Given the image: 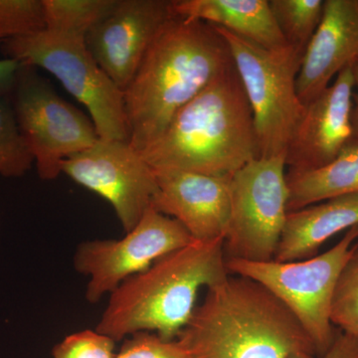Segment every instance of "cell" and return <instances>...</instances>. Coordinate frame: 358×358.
Instances as JSON below:
<instances>
[{"mask_svg": "<svg viewBox=\"0 0 358 358\" xmlns=\"http://www.w3.org/2000/svg\"><path fill=\"white\" fill-rule=\"evenodd\" d=\"M233 65L229 46L213 25L171 18L124 92L131 147L141 154L154 145L178 110Z\"/></svg>", "mask_w": 358, "mask_h": 358, "instance_id": "6da1fadb", "label": "cell"}, {"mask_svg": "<svg viewBox=\"0 0 358 358\" xmlns=\"http://www.w3.org/2000/svg\"><path fill=\"white\" fill-rule=\"evenodd\" d=\"M192 358H289L315 355L293 313L260 282L228 275L207 288L178 338Z\"/></svg>", "mask_w": 358, "mask_h": 358, "instance_id": "7a4b0ae2", "label": "cell"}, {"mask_svg": "<svg viewBox=\"0 0 358 358\" xmlns=\"http://www.w3.org/2000/svg\"><path fill=\"white\" fill-rule=\"evenodd\" d=\"M155 171L231 178L260 157L251 106L235 66L178 110L154 145L141 152Z\"/></svg>", "mask_w": 358, "mask_h": 358, "instance_id": "3957f363", "label": "cell"}, {"mask_svg": "<svg viewBox=\"0 0 358 358\" xmlns=\"http://www.w3.org/2000/svg\"><path fill=\"white\" fill-rule=\"evenodd\" d=\"M229 275L224 239L194 240L122 282L110 294L96 329L115 343L141 331L174 341L192 319L200 289Z\"/></svg>", "mask_w": 358, "mask_h": 358, "instance_id": "277c9868", "label": "cell"}, {"mask_svg": "<svg viewBox=\"0 0 358 358\" xmlns=\"http://www.w3.org/2000/svg\"><path fill=\"white\" fill-rule=\"evenodd\" d=\"M214 27L229 46L251 106L260 157H286L306 110L296 92L303 53L291 46L264 48L223 28Z\"/></svg>", "mask_w": 358, "mask_h": 358, "instance_id": "5b68a950", "label": "cell"}, {"mask_svg": "<svg viewBox=\"0 0 358 358\" xmlns=\"http://www.w3.org/2000/svg\"><path fill=\"white\" fill-rule=\"evenodd\" d=\"M358 242V225L324 253L294 262H249L226 259L229 274L260 282L294 313L322 357L338 331L331 320L334 289L339 275Z\"/></svg>", "mask_w": 358, "mask_h": 358, "instance_id": "8992f818", "label": "cell"}, {"mask_svg": "<svg viewBox=\"0 0 358 358\" xmlns=\"http://www.w3.org/2000/svg\"><path fill=\"white\" fill-rule=\"evenodd\" d=\"M6 58L42 68L88 110L100 141H129L124 92L92 57L85 37L43 31L2 42Z\"/></svg>", "mask_w": 358, "mask_h": 358, "instance_id": "52a82bcc", "label": "cell"}, {"mask_svg": "<svg viewBox=\"0 0 358 358\" xmlns=\"http://www.w3.org/2000/svg\"><path fill=\"white\" fill-rule=\"evenodd\" d=\"M226 259L274 260L288 215L289 186L284 157H259L230 178Z\"/></svg>", "mask_w": 358, "mask_h": 358, "instance_id": "ba28073f", "label": "cell"}, {"mask_svg": "<svg viewBox=\"0 0 358 358\" xmlns=\"http://www.w3.org/2000/svg\"><path fill=\"white\" fill-rule=\"evenodd\" d=\"M11 102L42 180L57 179L66 159L99 141L91 117L61 98L33 66L21 65Z\"/></svg>", "mask_w": 358, "mask_h": 358, "instance_id": "9c48e42d", "label": "cell"}, {"mask_svg": "<svg viewBox=\"0 0 358 358\" xmlns=\"http://www.w3.org/2000/svg\"><path fill=\"white\" fill-rule=\"evenodd\" d=\"M193 241L176 219L150 206L121 239L89 240L78 245L73 262L78 273L89 278L86 300L96 303L129 278Z\"/></svg>", "mask_w": 358, "mask_h": 358, "instance_id": "30bf717a", "label": "cell"}, {"mask_svg": "<svg viewBox=\"0 0 358 358\" xmlns=\"http://www.w3.org/2000/svg\"><path fill=\"white\" fill-rule=\"evenodd\" d=\"M62 173L107 200L128 233L152 206L157 176L129 141H100L66 159Z\"/></svg>", "mask_w": 358, "mask_h": 358, "instance_id": "8fae6325", "label": "cell"}, {"mask_svg": "<svg viewBox=\"0 0 358 358\" xmlns=\"http://www.w3.org/2000/svg\"><path fill=\"white\" fill-rule=\"evenodd\" d=\"M174 16L169 0H115L112 10L87 33L85 44L124 92L155 37Z\"/></svg>", "mask_w": 358, "mask_h": 358, "instance_id": "7c38bea8", "label": "cell"}, {"mask_svg": "<svg viewBox=\"0 0 358 358\" xmlns=\"http://www.w3.org/2000/svg\"><path fill=\"white\" fill-rule=\"evenodd\" d=\"M353 93L352 64L341 71L334 83L306 106L305 115L285 157L288 171L305 173L322 169L352 143Z\"/></svg>", "mask_w": 358, "mask_h": 358, "instance_id": "4fadbf2b", "label": "cell"}, {"mask_svg": "<svg viewBox=\"0 0 358 358\" xmlns=\"http://www.w3.org/2000/svg\"><path fill=\"white\" fill-rule=\"evenodd\" d=\"M157 192L152 206L176 219L195 241L225 240L229 225L230 178L155 171Z\"/></svg>", "mask_w": 358, "mask_h": 358, "instance_id": "5bb4252c", "label": "cell"}, {"mask_svg": "<svg viewBox=\"0 0 358 358\" xmlns=\"http://www.w3.org/2000/svg\"><path fill=\"white\" fill-rule=\"evenodd\" d=\"M357 59L358 0H324L322 20L303 52L296 77L303 105L315 100Z\"/></svg>", "mask_w": 358, "mask_h": 358, "instance_id": "9a60e30c", "label": "cell"}, {"mask_svg": "<svg viewBox=\"0 0 358 358\" xmlns=\"http://www.w3.org/2000/svg\"><path fill=\"white\" fill-rule=\"evenodd\" d=\"M355 225H358V193L288 212L274 260L294 262L312 258L327 240Z\"/></svg>", "mask_w": 358, "mask_h": 358, "instance_id": "2e32d148", "label": "cell"}, {"mask_svg": "<svg viewBox=\"0 0 358 358\" xmlns=\"http://www.w3.org/2000/svg\"><path fill=\"white\" fill-rule=\"evenodd\" d=\"M173 13L204 21L267 49L289 46L268 0H171Z\"/></svg>", "mask_w": 358, "mask_h": 358, "instance_id": "e0dca14e", "label": "cell"}, {"mask_svg": "<svg viewBox=\"0 0 358 358\" xmlns=\"http://www.w3.org/2000/svg\"><path fill=\"white\" fill-rule=\"evenodd\" d=\"M288 212L358 193V145L350 143L331 164L305 173L287 171Z\"/></svg>", "mask_w": 358, "mask_h": 358, "instance_id": "ac0fdd59", "label": "cell"}, {"mask_svg": "<svg viewBox=\"0 0 358 358\" xmlns=\"http://www.w3.org/2000/svg\"><path fill=\"white\" fill-rule=\"evenodd\" d=\"M49 31L86 36L112 10L115 0H42Z\"/></svg>", "mask_w": 358, "mask_h": 358, "instance_id": "d6986e66", "label": "cell"}, {"mask_svg": "<svg viewBox=\"0 0 358 358\" xmlns=\"http://www.w3.org/2000/svg\"><path fill=\"white\" fill-rule=\"evenodd\" d=\"M324 0H268L280 31L289 46L303 54L319 27Z\"/></svg>", "mask_w": 358, "mask_h": 358, "instance_id": "ffe728a7", "label": "cell"}, {"mask_svg": "<svg viewBox=\"0 0 358 358\" xmlns=\"http://www.w3.org/2000/svg\"><path fill=\"white\" fill-rule=\"evenodd\" d=\"M33 164L34 157L18 127L11 96H0V176L21 178Z\"/></svg>", "mask_w": 358, "mask_h": 358, "instance_id": "44dd1931", "label": "cell"}, {"mask_svg": "<svg viewBox=\"0 0 358 358\" xmlns=\"http://www.w3.org/2000/svg\"><path fill=\"white\" fill-rule=\"evenodd\" d=\"M331 320L343 333L358 334V242L339 275Z\"/></svg>", "mask_w": 358, "mask_h": 358, "instance_id": "7402d4cb", "label": "cell"}, {"mask_svg": "<svg viewBox=\"0 0 358 358\" xmlns=\"http://www.w3.org/2000/svg\"><path fill=\"white\" fill-rule=\"evenodd\" d=\"M46 29L42 0H0V42Z\"/></svg>", "mask_w": 358, "mask_h": 358, "instance_id": "603a6c76", "label": "cell"}, {"mask_svg": "<svg viewBox=\"0 0 358 358\" xmlns=\"http://www.w3.org/2000/svg\"><path fill=\"white\" fill-rule=\"evenodd\" d=\"M115 341L96 329H85L66 336L54 346L53 358H115Z\"/></svg>", "mask_w": 358, "mask_h": 358, "instance_id": "cb8c5ba5", "label": "cell"}, {"mask_svg": "<svg viewBox=\"0 0 358 358\" xmlns=\"http://www.w3.org/2000/svg\"><path fill=\"white\" fill-rule=\"evenodd\" d=\"M115 358H192L178 339L166 341L157 334L141 331L124 341Z\"/></svg>", "mask_w": 358, "mask_h": 358, "instance_id": "d4e9b609", "label": "cell"}, {"mask_svg": "<svg viewBox=\"0 0 358 358\" xmlns=\"http://www.w3.org/2000/svg\"><path fill=\"white\" fill-rule=\"evenodd\" d=\"M289 358H315L310 355H294ZM319 358H358V334L338 331L333 345Z\"/></svg>", "mask_w": 358, "mask_h": 358, "instance_id": "484cf974", "label": "cell"}, {"mask_svg": "<svg viewBox=\"0 0 358 358\" xmlns=\"http://www.w3.org/2000/svg\"><path fill=\"white\" fill-rule=\"evenodd\" d=\"M21 63L14 59L6 58L0 60V96H11Z\"/></svg>", "mask_w": 358, "mask_h": 358, "instance_id": "4316f807", "label": "cell"}, {"mask_svg": "<svg viewBox=\"0 0 358 358\" xmlns=\"http://www.w3.org/2000/svg\"><path fill=\"white\" fill-rule=\"evenodd\" d=\"M353 77H355V93H353L352 110V143L358 145V59L352 64Z\"/></svg>", "mask_w": 358, "mask_h": 358, "instance_id": "83f0119b", "label": "cell"}, {"mask_svg": "<svg viewBox=\"0 0 358 358\" xmlns=\"http://www.w3.org/2000/svg\"><path fill=\"white\" fill-rule=\"evenodd\" d=\"M0 43H1V42H0Z\"/></svg>", "mask_w": 358, "mask_h": 358, "instance_id": "f1b7e54d", "label": "cell"}]
</instances>
